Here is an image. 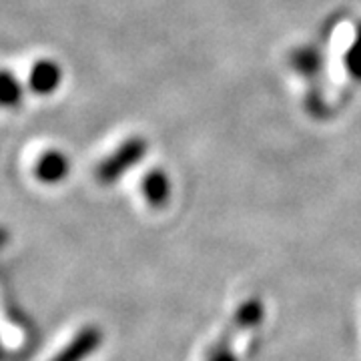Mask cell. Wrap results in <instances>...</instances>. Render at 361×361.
<instances>
[{"label":"cell","mask_w":361,"mask_h":361,"mask_svg":"<svg viewBox=\"0 0 361 361\" xmlns=\"http://www.w3.org/2000/svg\"><path fill=\"white\" fill-rule=\"evenodd\" d=\"M147 153V142L141 141V139H130V141H125L115 153L111 157H106L103 163L97 169V179L101 183H115L125 171L133 169L141 157Z\"/></svg>","instance_id":"cell-1"},{"label":"cell","mask_w":361,"mask_h":361,"mask_svg":"<svg viewBox=\"0 0 361 361\" xmlns=\"http://www.w3.org/2000/svg\"><path fill=\"white\" fill-rule=\"evenodd\" d=\"M103 343V331L99 327H85L80 329L77 336L73 337V341L63 348L51 361H85L94 349L101 348Z\"/></svg>","instance_id":"cell-2"},{"label":"cell","mask_w":361,"mask_h":361,"mask_svg":"<svg viewBox=\"0 0 361 361\" xmlns=\"http://www.w3.org/2000/svg\"><path fill=\"white\" fill-rule=\"evenodd\" d=\"M35 173H37V179L42 183H59L65 179L68 173V161L59 151H49L40 157Z\"/></svg>","instance_id":"cell-3"},{"label":"cell","mask_w":361,"mask_h":361,"mask_svg":"<svg viewBox=\"0 0 361 361\" xmlns=\"http://www.w3.org/2000/svg\"><path fill=\"white\" fill-rule=\"evenodd\" d=\"M61 85V68L51 61H40L30 71V87L39 94L52 92Z\"/></svg>","instance_id":"cell-4"},{"label":"cell","mask_w":361,"mask_h":361,"mask_svg":"<svg viewBox=\"0 0 361 361\" xmlns=\"http://www.w3.org/2000/svg\"><path fill=\"white\" fill-rule=\"evenodd\" d=\"M263 315H265L263 301H261L259 297H253V299L243 301V303L235 310L231 325L237 331H247V329L257 327L259 323L263 322Z\"/></svg>","instance_id":"cell-5"},{"label":"cell","mask_w":361,"mask_h":361,"mask_svg":"<svg viewBox=\"0 0 361 361\" xmlns=\"http://www.w3.org/2000/svg\"><path fill=\"white\" fill-rule=\"evenodd\" d=\"M142 195L153 207H163L171 197V183L163 171H151L142 179Z\"/></svg>","instance_id":"cell-6"},{"label":"cell","mask_w":361,"mask_h":361,"mask_svg":"<svg viewBox=\"0 0 361 361\" xmlns=\"http://www.w3.org/2000/svg\"><path fill=\"white\" fill-rule=\"evenodd\" d=\"M18 99H20V89L16 80L6 73H0V104L11 106L18 103Z\"/></svg>","instance_id":"cell-7"},{"label":"cell","mask_w":361,"mask_h":361,"mask_svg":"<svg viewBox=\"0 0 361 361\" xmlns=\"http://www.w3.org/2000/svg\"><path fill=\"white\" fill-rule=\"evenodd\" d=\"M205 361H237L233 349L229 348V343L225 339H221L217 343H213L209 351H207Z\"/></svg>","instance_id":"cell-8"},{"label":"cell","mask_w":361,"mask_h":361,"mask_svg":"<svg viewBox=\"0 0 361 361\" xmlns=\"http://www.w3.org/2000/svg\"><path fill=\"white\" fill-rule=\"evenodd\" d=\"M348 66L351 73L361 75V32H360V39H357V42H355V47H353L351 52H349Z\"/></svg>","instance_id":"cell-9"},{"label":"cell","mask_w":361,"mask_h":361,"mask_svg":"<svg viewBox=\"0 0 361 361\" xmlns=\"http://www.w3.org/2000/svg\"><path fill=\"white\" fill-rule=\"evenodd\" d=\"M6 241H8V233H6V229H2V227H0V249L4 247Z\"/></svg>","instance_id":"cell-10"}]
</instances>
